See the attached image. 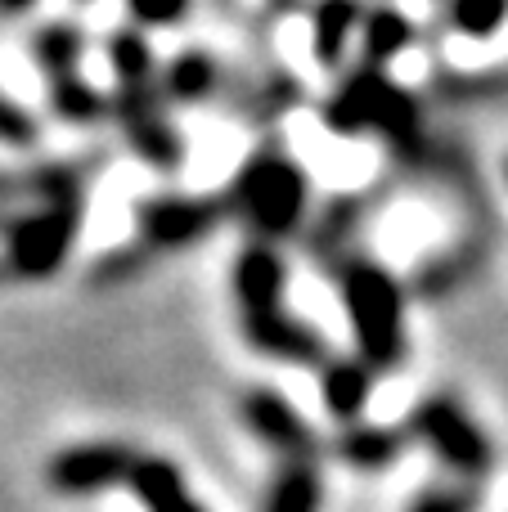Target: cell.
Masks as SVG:
<instances>
[{"label":"cell","mask_w":508,"mask_h":512,"mask_svg":"<svg viewBox=\"0 0 508 512\" xmlns=\"http://www.w3.org/2000/svg\"><path fill=\"white\" fill-rule=\"evenodd\" d=\"M338 297L360 360L374 369H396L405 360V297L396 274L369 256H351L338 265Z\"/></svg>","instance_id":"cell-2"},{"label":"cell","mask_w":508,"mask_h":512,"mask_svg":"<svg viewBox=\"0 0 508 512\" xmlns=\"http://www.w3.org/2000/svg\"><path fill=\"white\" fill-rule=\"evenodd\" d=\"M320 508H324L320 459L279 463L266 486V499H261V512H320Z\"/></svg>","instance_id":"cell-16"},{"label":"cell","mask_w":508,"mask_h":512,"mask_svg":"<svg viewBox=\"0 0 508 512\" xmlns=\"http://www.w3.org/2000/svg\"><path fill=\"white\" fill-rule=\"evenodd\" d=\"M410 512H477V495L464 486H423Z\"/></svg>","instance_id":"cell-23"},{"label":"cell","mask_w":508,"mask_h":512,"mask_svg":"<svg viewBox=\"0 0 508 512\" xmlns=\"http://www.w3.org/2000/svg\"><path fill=\"white\" fill-rule=\"evenodd\" d=\"M225 203H230V216H239L261 243H279L302 230L311 185L284 149H261L234 171Z\"/></svg>","instance_id":"cell-1"},{"label":"cell","mask_w":508,"mask_h":512,"mask_svg":"<svg viewBox=\"0 0 508 512\" xmlns=\"http://www.w3.org/2000/svg\"><path fill=\"white\" fill-rule=\"evenodd\" d=\"M216 86H221V63H216L212 50H198V45L171 54V63L162 68V95H167L171 108L203 104V99L216 95Z\"/></svg>","instance_id":"cell-15"},{"label":"cell","mask_w":508,"mask_h":512,"mask_svg":"<svg viewBox=\"0 0 508 512\" xmlns=\"http://www.w3.org/2000/svg\"><path fill=\"white\" fill-rule=\"evenodd\" d=\"M324 126L333 135H387V140H410L419 131V104L410 90L396 86L387 68H356L338 81L329 99H324Z\"/></svg>","instance_id":"cell-3"},{"label":"cell","mask_w":508,"mask_h":512,"mask_svg":"<svg viewBox=\"0 0 508 512\" xmlns=\"http://www.w3.org/2000/svg\"><path fill=\"white\" fill-rule=\"evenodd\" d=\"M113 117L131 153L149 162L153 171H176L185 162V135H180L167 95H162V77L113 81Z\"/></svg>","instance_id":"cell-5"},{"label":"cell","mask_w":508,"mask_h":512,"mask_svg":"<svg viewBox=\"0 0 508 512\" xmlns=\"http://www.w3.org/2000/svg\"><path fill=\"white\" fill-rule=\"evenodd\" d=\"M0 279H9V270H5V261H0Z\"/></svg>","instance_id":"cell-26"},{"label":"cell","mask_w":508,"mask_h":512,"mask_svg":"<svg viewBox=\"0 0 508 512\" xmlns=\"http://www.w3.org/2000/svg\"><path fill=\"white\" fill-rule=\"evenodd\" d=\"M405 445H410V432L378 423H351L333 436V459L351 472H387L401 463Z\"/></svg>","instance_id":"cell-12"},{"label":"cell","mask_w":508,"mask_h":512,"mask_svg":"<svg viewBox=\"0 0 508 512\" xmlns=\"http://www.w3.org/2000/svg\"><path fill=\"white\" fill-rule=\"evenodd\" d=\"M140 454L122 441H81L50 454L45 463V486L63 499H90L113 486H131V472Z\"/></svg>","instance_id":"cell-8"},{"label":"cell","mask_w":508,"mask_h":512,"mask_svg":"<svg viewBox=\"0 0 508 512\" xmlns=\"http://www.w3.org/2000/svg\"><path fill=\"white\" fill-rule=\"evenodd\" d=\"M36 135H41V122H36L18 99H9L5 90H0V144H5V149H32Z\"/></svg>","instance_id":"cell-21"},{"label":"cell","mask_w":508,"mask_h":512,"mask_svg":"<svg viewBox=\"0 0 508 512\" xmlns=\"http://www.w3.org/2000/svg\"><path fill=\"white\" fill-rule=\"evenodd\" d=\"M32 59H36V68L45 72V81L81 72V59H86V32H81L77 23H68V18L41 23L32 32Z\"/></svg>","instance_id":"cell-18"},{"label":"cell","mask_w":508,"mask_h":512,"mask_svg":"<svg viewBox=\"0 0 508 512\" xmlns=\"http://www.w3.org/2000/svg\"><path fill=\"white\" fill-rule=\"evenodd\" d=\"M239 423L257 436L266 450H275L284 463L320 459V436L306 423V414L275 387H248L239 396Z\"/></svg>","instance_id":"cell-9"},{"label":"cell","mask_w":508,"mask_h":512,"mask_svg":"<svg viewBox=\"0 0 508 512\" xmlns=\"http://www.w3.org/2000/svg\"><path fill=\"white\" fill-rule=\"evenodd\" d=\"M230 216V203L203 194H153L135 203V239L144 252H185Z\"/></svg>","instance_id":"cell-6"},{"label":"cell","mask_w":508,"mask_h":512,"mask_svg":"<svg viewBox=\"0 0 508 512\" xmlns=\"http://www.w3.org/2000/svg\"><path fill=\"white\" fill-rule=\"evenodd\" d=\"M27 9H36V0H0V18H23Z\"/></svg>","instance_id":"cell-25"},{"label":"cell","mask_w":508,"mask_h":512,"mask_svg":"<svg viewBox=\"0 0 508 512\" xmlns=\"http://www.w3.org/2000/svg\"><path fill=\"white\" fill-rule=\"evenodd\" d=\"M230 292L239 319H257V315H275L284 310V292H288V261L275 243H248L234 252L230 261Z\"/></svg>","instance_id":"cell-10"},{"label":"cell","mask_w":508,"mask_h":512,"mask_svg":"<svg viewBox=\"0 0 508 512\" xmlns=\"http://www.w3.org/2000/svg\"><path fill=\"white\" fill-rule=\"evenodd\" d=\"M243 342L261 355V360L275 364H293V369H315V364H329V346H324V333L311 328L306 319L288 315V310H275V315H257V319H239Z\"/></svg>","instance_id":"cell-11"},{"label":"cell","mask_w":508,"mask_h":512,"mask_svg":"<svg viewBox=\"0 0 508 512\" xmlns=\"http://www.w3.org/2000/svg\"><path fill=\"white\" fill-rule=\"evenodd\" d=\"M365 27L360 0H315L311 5V54L320 68H342L351 41Z\"/></svg>","instance_id":"cell-13"},{"label":"cell","mask_w":508,"mask_h":512,"mask_svg":"<svg viewBox=\"0 0 508 512\" xmlns=\"http://www.w3.org/2000/svg\"><path fill=\"white\" fill-rule=\"evenodd\" d=\"M320 396H324V409H329L342 427L360 423L369 396H374V364L360 360V355L329 360L320 369Z\"/></svg>","instance_id":"cell-14"},{"label":"cell","mask_w":508,"mask_h":512,"mask_svg":"<svg viewBox=\"0 0 508 512\" xmlns=\"http://www.w3.org/2000/svg\"><path fill=\"white\" fill-rule=\"evenodd\" d=\"M410 436H419L450 472L459 477H486L495 463L491 441L482 436V427L468 418V409L450 396H428L410 414Z\"/></svg>","instance_id":"cell-7"},{"label":"cell","mask_w":508,"mask_h":512,"mask_svg":"<svg viewBox=\"0 0 508 512\" xmlns=\"http://www.w3.org/2000/svg\"><path fill=\"white\" fill-rule=\"evenodd\" d=\"M414 27L410 18L401 14V9L392 5H374L365 9V27H360V54H365L369 68H387V63L396 59V54L410 45Z\"/></svg>","instance_id":"cell-19"},{"label":"cell","mask_w":508,"mask_h":512,"mask_svg":"<svg viewBox=\"0 0 508 512\" xmlns=\"http://www.w3.org/2000/svg\"><path fill=\"white\" fill-rule=\"evenodd\" d=\"M45 99H50V113L68 126H95L99 117L113 113V95H104L86 72H68V77L45 81Z\"/></svg>","instance_id":"cell-17"},{"label":"cell","mask_w":508,"mask_h":512,"mask_svg":"<svg viewBox=\"0 0 508 512\" xmlns=\"http://www.w3.org/2000/svg\"><path fill=\"white\" fill-rule=\"evenodd\" d=\"M126 18L144 32H158V27H176L180 18L194 9V0H122Z\"/></svg>","instance_id":"cell-22"},{"label":"cell","mask_w":508,"mask_h":512,"mask_svg":"<svg viewBox=\"0 0 508 512\" xmlns=\"http://www.w3.org/2000/svg\"><path fill=\"white\" fill-rule=\"evenodd\" d=\"M140 243L135 248H126V252H113V256H104V261L95 265V283L104 279V283H113V279H131L135 270H140Z\"/></svg>","instance_id":"cell-24"},{"label":"cell","mask_w":508,"mask_h":512,"mask_svg":"<svg viewBox=\"0 0 508 512\" xmlns=\"http://www.w3.org/2000/svg\"><path fill=\"white\" fill-rule=\"evenodd\" d=\"M504 18H508V0H450V9H446L450 32L473 36V41L495 36Z\"/></svg>","instance_id":"cell-20"},{"label":"cell","mask_w":508,"mask_h":512,"mask_svg":"<svg viewBox=\"0 0 508 512\" xmlns=\"http://www.w3.org/2000/svg\"><path fill=\"white\" fill-rule=\"evenodd\" d=\"M86 198H59L36 203L32 212H18L5 221V270L18 283H45L68 265L72 243L81 234Z\"/></svg>","instance_id":"cell-4"}]
</instances>
